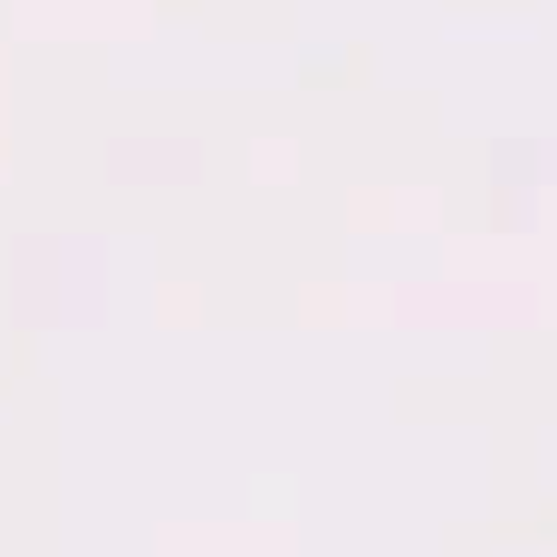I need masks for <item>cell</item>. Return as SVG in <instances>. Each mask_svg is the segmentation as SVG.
Segmentation results:
<instances>
[]
</instances>
